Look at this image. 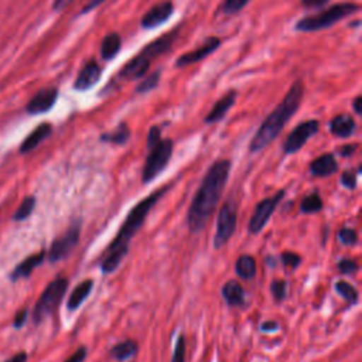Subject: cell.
I'll return each instance as SVG.
<instances>
[{"label": "cell", "mask_w": 362, "mask_h": 362, "mask_svg": "<svg viewBox=\"0 0 362 362\" xmlns=\"http://www.w3.org/2000/svg\"><path fill=\"white\" fill-rule=\"evenodd\" d=\"M230 171L229 160L215 161L206 171L188 209V228L192 233L202 230L214 214L218 201L223 192Z\"/></svg>", "instance_id": "6da1fadb"}, {"label": "cell", "mask_w": 362, "mask_h": 362, "mask_svg": "<svg viewBox=\"0 0 362 362\" xmlns=\"http://www.w3.org/2000/svg\"><path fill=\"white\" fill-rule=\"evenodd\" d=\"M170 185H164L161 189H157L151 192L148 197L143 198L139 204H136L130 212L127 214L124 222L119 228V232L116 238L110 242V245L106 249V256L100 263V269L103 273H112L115 272L119 264L122 263L123 257L126 256L129 250V245L132 238L137 233V230L144 223L146 216L151 211V208L160 201V198L168 191Z\"/></svg>", "instance_id": "7a4b0ae2"}, {"label": "cell", "mask_w": 362, "mask_h": 362, "mask_svg": "<svg viewBox=\"0 0 362 362\" xmlns=\"http://www.w3.org/2000/svg\"><path fill=\"white\" fill-rule=\"evenodd\" d=\"M304 96V82L301 79H296L284 98L279 102V105L269 113V116L262 122L257 132L255 133L249 151L257 153L267 147L283 130L287 122L294 116L298 110L301 100Z\"/></svg>", "instance_id": "3957f363"}, {"label": "cell", "mask_w": 362, "mask_h": 362, "mask_svg": "<svg viewBox=\"0 0 362 362\" xmlns=\"http://www.w3.org/2000/svg\"><path fill=\"white\" fill-rule=\"evenodd\" d=\"M177 38V31L165 33L160 38H156L150 44H147L139 54H136L132 59H129L119 71V78L126 81H133L144 76L151 65V62L160 57L161 54L167 52L174 40Z\"/></svg>", "instance_id": "277c9868"}, {"label": "cell", "mask_w": 362, "mask_h": 362, "mask_svg": "<svg viewBox=\"0 0 362 362\" xmlns=\"http://www.w3.org/2000/svg\"><path fill=\"white\" fill-rule=\"evenodd\" d=\"M356 11H359V4L356 3H338V4L329 6L328 8L321 10L320 13L300 18L296 23L294 28L301 33H314V31L325 30Z\"/></svg>", "instance_id": "5b68a950"}, {"label": "cell", "mask_w": 362, "mask_h": 362, "mask_svg": "<svg viewBox=\"0 0 362 362\" xmlns=\"http://www.w3.org/2000/svg\"><path fill=\"white\" fill-rule=\"evenodd\" d=\"M66 288H68V280L65 277H57L45 287L38 301L35 303V307L33 311V318L35 324L42 322L58 308L61 300L66 293Z\"/></svg>", "instance_id": "8992f818"}, {"label": "cell", "mask_w": 362, "mask_h": 362, "mask_svg": "<svg viewBox=\"0 0 362 362\" xmlns=\"http://www.w3.org/2000/svg\"><path fill=\"white\" fill-rule=\"evenodd\" d=\"M148 154L143 167V182L153 181L168 164L173 154V141L170 139H158L147 144Z\"/></svg>", "instance_id": "52a82bcc"}, {"label": "cell", "mask_w": 362, "mask_h": 362, "mask_svg": "<svg viewBox=\"0 0 362 362\" xmlns=\"http://www.w3.org/2000/svg\"><path fill=\"white\" fill-rule=\"evenodd\" d=\"M236 205L232 199L226 201L218 214L216 221V232L214 236V246L216 249L222 247L233 235L236 228Z\"/></svg>", "instance_id": "ba28073f"}, {"label": "cell", "mask_w": 362, "mask_h": 362, "mask_svg": "<svg viewBox=\"0 0 362 362\" xmlns=\"http://www.w3.org/2000/svg\"><path fill=\"white\" fill-rule=\"evenodd\" d=\"M79 236H81V223L74 222L62 236L57 238L52 242V245L49 247V252H48L49 262L54 263V262L65 259L75 249V246L78 245Z\"/></svg>", "instance_id": "9c48e42d"}, {"label": "cell", "mask_w": 362, "mask_h": 362, "mask_svg": "<svg viewBox=\"0 0 362 362\" xmlns=\"http://www.w3.org/2000/svg\"><path fill=\"white\" fill-rule=\"evenodd\" d=\"M318 129H320V123L315 119H310L298 123L286 137V141L283 144V151L286 154L297 153L318 132Z\"/></svg>", "instance_id": "30bf717a"}, {"label": "cell", "mask_w": 362, "mask_h": 362, "mask_svg": "<svg viewBox=\"0 0 362 362\" xmlns=\"http://www.w3.org/2000/svg\"><path fill=\"white\" fill-rule=\"evenodd\" d=\"M283 197H284V189H280L274 195L264 198L256 205L255 212L249 221V230L252 233H259L266 226V223L269 222L272 214L274 212V209L277 208Z\"/></svg>", "instance_id": "8fae6325"}, {"label": "cell", "mask_w": 362, "mask_h": 362, "mask_svg": "<svg viewBox=\"0 0 362 362\" xmlns=\"http://www.w3.org/2000/svg\"><path fill=\"white\" fill-rule=\"evenodd\" d=\"M219 45H221V38L219 37H215V35L208 37L198 48L180 55L175 61V68H185L188 65H192V64H197V62L205 59L215 49H218Z\"/></svg>", "instance_id": "7c38bea8"}, {"label": "cell", "mask_w": 362, "mask_h": 362, "mask_svg": "<svg viewBox=\"0 0 362 362\" xmlns=\"http://www.w3.org/2000/svg\"><path fill=\"white\" fill-rule=\"evenodd\" d=\"M173 11H174V4L171 0H163L157 4H154L151 8H148L140 23H141V27L143 28H156L161 24H164L171 16H173Z\"/></svg>", "instance_id": "4fadbf2b"}, {"label": "cell", "mask_w": 362, "mask_h": 362, "mask_svg": "<svg viewBox=\"0 0 362 362\" xmlns=\"http://www.w3.org/2000/svg\"><path fill=\"white\" fill-rule=\"evenodd\" d=\"M100 75H102L100 65L95 59L88 61L78 72L76 79L74 82V89L78 92H85V90L90 89L92 86H95L99 82Z\"/></svg>", "instance_id": "5bb4252c"}, {"label": "cell", "mask_w": 362, "mask_h": 362, "mask_svg": "<svg viewBox=\"0 0 362 362\" xmlns=\"http://www.w3.org/2000/svg\"><path fill=\"white\" fill-rule=\"evenodd\" d=\"M58 98L57 88H45L38 90L27 103V112L30 115H41L52 109Z\"/></svg>", "instance_id": "9a60e30c"}, {"label": "cell", "mask_w": 362, "mask_h": 362, "mask_svg": "<svg viewBox=\"0 0 362 362\" xmlns=\"http://www.w3.org/2000/svg\"><path fill=\"white\" fill-rule=\"evenodd\" d=\"M238 98V92L235 89L226 92L221 99H218L215 102V105L212 106V109L208 112V115L205 116V123L211 124V123H216L219 120H222L226 113L230 110V107L235 105Z\"/></svg>", "instance_id": "2e32d148"}, {"label": "cell", "mask_w": 362, "mask_h": 362, "mask_svg": "<svg viewBox=\"0 0 362 362\" xmlns=\"http://www.w3.org/2000/svg\"><path fill=\"white\" fill-rule=\"evenodd\" d=\"M355 129H356L355 119L351 115H348V113L337 115L329 122V132L334 136L341 137V139L351 137L355 133Z\"/></svg>", "instance_id": "e0dca14e"}, {"label": "cell", "mask_w": 362, "mask_h": 362, "mask_svg": "<svg viewBox=\"0 0 362 362\" xmlns=\"http://www.w3.org/2000/svg\"><path fill=\"white\" fill-rule=\"evenodd\" d=\"M337 171H338V163L334 154L331 153H325L317 157L310 164V173L315 177H328Z\"/></svg>", "instance_id": "ac0fdd59"}, {"label": "cell", "mask_w": 362, "mask_h": 362, "mask_svg": "<svg viewBox=\"0 0 362 362\" xmlns=\"http://www.w3.org/2000/svg\"><path fill=\"white\" fill-rule=\"evenodd\" d=\"M52 132V126L49 123H41L38 124L21 143L20 151L21 153H30L35 147H38Z\"/></svg>", "instance_id": "d6986e66"}, {"label": "cell", "mask_w": 362, "mask_h": 362, "mask_svg": "<svg viewBox=\"0 0 362 362\" xmlns=\"http://www.w3.org/2000/svg\"><path fill=\"white\" fill-rule=\"evenodd\" d=\"M44 257H45V252H38V253H34V255L25 257V259H24L21 263H18V264L16 266V269L11 272V274H10L11 280H18V279H25V277H28V276L33 273V270H34L37 266H40V264L42 263Z\"/></svg>", "instance_id": "ffe728a7"}, {"label": "cell", "mask_w": 362, "mask_h": 362, "mask_svg": "<svg viewBox=\"0 0 362 362\" xmlns=\"http://www.w3.org/2000/svg\"><path fill=\"white\" fill-rule=\"evenodd\" d=\"M222 297L230 307H239L245 304V291L236 280H229L222 287Z\"/></svg>", "instance_id": "44dd1931"}, {"label": "cell", "mask_w": 362, "mask_h": 362, "mask_svg": "<svg viewBox=\"0 0 362 362\" xmlns=\"http://www.w3.org/2000/svg\"><path fill=\"white\" fill-rule=\"evenodd\" d=\"M122 48V37L117 33H109L100 42V57L105 61L113 59Z\"/></svg>", "instance_id": "7402d4cb"}, {"label": "cell", "mask_w": 362, "mask_h": 362, "mask_svg": "<svg viewBox=\"0 0 362 362\" xmlns=\"http://www.w3.org/2000/svg\"><path fill=\"white\" fill-rule=\"evenodd\" d=\"M92 287H93V280L90 279H86L83 281H81L71 293L69 298H68V310L69 311H75L83 301L85 298L89 296V293L92 291Z\"/></svg>", "instance_id": "603a6c76"}, {"label": "cell", "mask_w": 362, "mask_h": 362, "mask_svg": "<svg viewBox=\"0 0 362 362\" xmlns=\"http://www.w3.org/2000/svg\"><path fill=\"white\" fill-rule=\"evenodd\" d=\"M137 352V344L132 339H126L123 342L116 344L112 349H110V356L116 361L124 362L130 358H133Z\"/></svg>", "instance_id": "cb8c5ba5"}, {"label": "cell", "mask_w": 362, "mask_h": 362, "mask_svg": "<svg viewBox=\"0 0 362 362\" xmlns=\"http://www.w3.org/2000/svg\"><path fill=\"white\" fill-rule=\"evenodd\" d=\"M130 137V129L126 123H120L115 130L100 134V141L112 143V144H124Z\"/></svg>", "instance_id": "d4e9b609"}, {"label": "cell", "mask_w": 362, "mask_h": 362, "mask_svg": "<svg viewBox=\"0 0 362 362\" xmlns=\"http://www.w3.org/2000/svg\"><path fill=\"white\" fill-rule=\"evenodd\" d=\"M236 274L242 279H253L256 274V260L249 256V255H242L238 260H236V266H235Z\"/></svg>", "instance_id": "484cf974"}, {"label": "cell", "mask_w": 362, "mask_h": 362, "mask_svg": "<svg viewBox=\"0 0 362 362\" xmlns=\"http://www.w3.org/2000/svg\"><path fill=\"white\" fill-rule=\"evenodd\" d=\"M321 209H322V199L318 192L308 194L307 197H304V199L300 204V211L303 214H315V212H320Z\"/></svg>", "instance_id": "4316f807"}, {"label": "cell", "mask_w": 362, "mask_h": 362, "mask_svg": "<svg viewBox=\"0 0 362 362\" xmlns=\"http://www.w3.org/2000/svg\"><path fill=\"white\" fill-rule=\"evenodd\" d=\"M335 290L348 303H351V304H356L358 303V291L355 290V287L351 283H348L345 280H339V281L335 283Z\"/></svg>", "instance_id": "83f0119b"}, {"label": "cell", "mask_w": 362, "mask_h": 362, "mask_svg": "<svg viewBox=\"0 0 362 362\" xmlns=\"http://www.w3.org/2000/svg\"><path fill=\"white\" fill-rule=\"evenodd\" d=\"M35 206V198L34 197H25L23 199V202L20 204V206L17 208L16 214L13 215V219L14 221H24L27 219L31 214H33V209Z\"/></svg>", "instance_id": "f1b7e54d"}, {"label": "cell", "mask_w": 362, "mask_h": 362, "mask_svg": "<svg viewBox=\"0 0 362 362\" xmlns=\"http://www.w3.org/2000/svg\"><path fill=\"white\" fill-rule=\"evenodd\" d=\"M160 76L161 72L160 71H154L153 74H150L148 76H146L137 86H136V92L137 93H146L153 90L154 88H157L158 82H160Z\"/></svg>", "instance_id": "f546056e"}, {"label": "cell", "mask_w": 362, "mask_h": 362, "mask_svg": "<svg viewBox=\"0 0 362 362\" xmlns=\"http://www.w3.org/2000/svg\"><path fill=\"white\" fill-rule=\"evenodd\" d=\"M249 1L250 0H223L221 10L223 14L233 16V14H238L243 7H246Z\"/></svg>", "instance_id": "4dcf8cb0"}, {"label": "cell", "mask_w": 362, "mask_h": 362, "mask_svg": "<svg viewBox=\"0 0 362 362\" xmlns=\"http://www.w3.org/2000/svg\"><path fill=\"white\" fill-rule=\"evenodd\" d=\"M270 293L276 301H283L287 293V283L284 280H273L270 284Z\"/></svg>", "instance_id": "1f68e13d"}, {"label": "cell", "mask_w": 362, "mask_h": 362, "mask_svg": "<svg viewBox=\"0 0 362 362\" xmlns=\"http://www.w3.org/2000/svg\"><path fill=\"white\" fill-rule=\"evenodd\" d=\"M338 239H339L344 245L352 246V245H355V243L358 242V235H356V232H355L354 229H351V228H342V229H339V232H338Z\"/></svg>", "instance_id": "d6a6232c"}, {"label": "cell", "mask_w": 362, "mask_h": 362, "mask_svg": "<svg viewBox=\"0 0 362 362\" xmlns=\"http://www.w3.org/2000/svg\"><path fill=\"white\" fill-rule=\"evenodd\" d=\"M171 362H185V338H184V335H180L175 342V349H174Z\"/></svg>", "instance_id": "836d02e7"}, {"label": "cell", "mask_w": 362, "mask_h": 362, "mask_svg": "<svg viewBox=\"0 0 362 362\" xmlns=\"http://www.w3.org/2000/svg\"><path fill=\"white\" fill-rule=\"evenodd\" d=\"M281 260H283V264L290 267V269H296L301 263V257L297 253H293V252L281 253Z\"/></svg>", "instance_id": "e575fe53"}, {"label": "cell", "mask_w": 362, "mask_h": 362, "mask_svg": "<svg viewBox=\"0 0 362 362\" xmlns=\"http://www.w3.org/2000/svg\"><path fill=\"white\" fill-rule=\"evenodd\" d=\"M356 171L346 170L341 175V184L345 185L348 189H354L356 187Z\"/></svg>", "instance_id": "d590c367"}, {"label": "cell", "mask_w": 362, "mask_h": 362, "mask_svg": "<svg viewBox=\"0 0 362 362\" xmlns=\"http://www.w3.org/2000/svg\"><path fill=\"white\" fill-rule=\"evenodd\" d=\"M338 270L344 274H354L358 270V263L351 259H342L338 263Z\"/></svg>", "instance_id": "8d00e7d4"}, {"label": "cell", "mask_w": 362, "mask_h": 362, "mask_svg": "<svg viewBox=\"0 0 362 362\" xmlns=\"http://www.w3.org/2000/svg\"><path fill=\"white\" fill-rule=\"evenodd\" d=\"M85 356H86V348L81 346L65 362H82L85 359Z\"/></svg>", "instance_id": "74e56055"}, {"label": "cell", "mask_w": 362, "mask_h": 362, "mask_svg": "<svg viewBox=\"0 0 362 362\" xmlns=\"http://www.w3.org/2000/svg\"><path fill=\"white\" fill-rule=\"evenodd\" d=\"M27 315H28V313H27V310H20L17 314H16V317H14V321H13V325L16 327V328H21L23 325H24V322H25V320H27Z\"/></svg>", "instance_id": "f35d334b"}, {"label": "cell", "mask_w": 362, "mask_h": 362, "mask_svg": "<svg viewBox=\"0 0 362 362\" xmlns=\"http://www.w3.org/2000/svg\"><path fill=\"white\" fill-rule=\"evenodd\" d=\"M328 1L329 0H301V4L305 8H318V7L325 6Z\"/></svg>", "instance_id": "ab89813d"}, {"label": "cell", "mask_w": 362, "mask_h": 362, "mask_svg": "<svg viewBox=\"0 0 362 362\" xmlns=\"http://www.w3.org/2000/svg\"><path fill=\"white\" fill-rule=\"evenodd\" d=\"M75 0H54L52 3V10L54 11H62L64 8H66L69 4H72Z\"/></svg>", "instance_id": "60d3db41"}, {"label": "cell", "mask_w": 362, "mask_h": 362, "mask_svg": "<svg viewBox=\"0 0 362 362\" xmlns=\"http://www.w3.org/2000/svg\"><path fill=\"white\" fill-rule=\"evenodd\" d=\"M106 0H89L85 6H83V8H82V13L83 14H86V13H89L90 10H93V8H96L98 6H100L102 3H105Z\"/></svg>", "instance_id": "b9f144b4"}, {"label": "cell", "mask_w": 362, "mask_h": 362, "mask_svg": "<svg viewBox=\"0 0 362 362\" xmlns=\"http://www.w3.org/2000/svg\"><path fill=\"white\" fill-rule=\"evenodd\" d=\"M355 150H356V144H346V146H342V147L339 148V153H341V156L348 157V156H351Z\"/></svg>", "instance_id": "7bdbcfd3"}, {"label": "cell", "mask_w": 362, "mask_h": 362, "mask_svg": "<svg viewBox=\"0 0 362 362\" xmlns=\"http://www.w3.org/2000/svg\"><path fill=\"white\" fill-rule=\"evenodd\" d=\"M260 329L262 331H276V329H279V324L276 321H264L260 325Z\"/></svg>", "instance_id": "ee69618b"}, {"label": "cell", "mask_w": 362, "mask_h": 362, "mask_svg": "<svg viewBox=\"0 0 362 362\" xmlns=\"http://www.w3.org/2000/svg\"><path fill=\"white\" fill-rule=\"evenodd\" d=\"M27 359H28L27 354H25L24 351H21V352L13 355V356H11L8 361H6V362H27Z\"/></svg>", "instance_id": "f6af8a7d"}, {"label": "cell", "mask_w": 362, "mask_h": 362, "mask_svg": "<svg viewBox=\"0 0 362 362\" xmlns=\"http://www.w3.org/2000/svg\"><path fill=\"white\" fill-rule=\"evenodd\" d=\"M361 105H362V98H361V96H356V98L354 99V102H352V107H354V112H355L356 115H361V113H362Z\"/></svg>", "instance_id": "bcb514c9"}]
</instances>
